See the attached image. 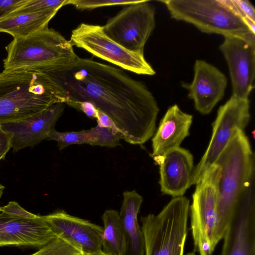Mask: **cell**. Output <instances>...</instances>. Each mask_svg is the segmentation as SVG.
Instances as JSON below:
<instances>
[{
	"instance_id": "obj_1",
	"label": "cell",
	"mask_w": 255,
	"mask_h": 255,
	"mask_svg": "<svg viewBox=\"0 0 255 255\" xmlns=\"http://www.w3.org/2000/svg\"><path fill=\"white\" fill-rule=\"evenodd\" d=\"M42 73L55 83L65 104L91 103L129 143L142 144L155 133L159 111L155 98L144 83L122 70L77 56Z\"/></svg>"
},
{
	"instance_id": "obj_2",
	"label": "cell",
	"mask_w": 255,
	"mask_h": 255,
	"mask_svg": "<svg viewBox=\"0 0 255 255\" xmlns=\"http://www.w3.org/2000/svg\"><path fill=\"white\" fill-rule=\"evenodd\" d=\"M57 103H63V99L54 82L45 73H0V124L24 120Z\"/></svg>"
},
{
	"instance_id": "obj_3",
	"label": "cell",
	"mask_w": 255,
	"mask_h": 255,
	"mask_svg": "<svg viewBox=\"0 0 255 255\" xmlns=\"http://www.w3.org/2000/svg\"><path fill=\"white\" fill-rule=\"evenodd\" d=\"M214 163L221 171L218 185L216 234L219 243L250 180L255 175V155L243 130H235Z\"/></svg>"
},
{
	"instance_id": "obj_4",
	"label": "cell",
	"mask_w": 255,
	"mask_h": 255,
	"mask_svg": "<svg viewBox=\"0 0 255 255\" xmlns=\"http://www.w3.org/2000/svg\"><path fill=\"white\" fill-rule=\"evenodd\" d=\"M4 70L36 71L72 61L77 57L70 40L48 27L29 36L14 38L6 46Z\"/></svg>"
},
{
	"instance_id": "obj_5",
	"label": "cell",
	"mask_w": 255,
	"mask_h": 255,
	"mask_svg": "<svg viewBox=\"0 0 255 255\" xmlns=\"http://www.w3.org/2000/svg\"><path fill=\"white\" fill-rule=\"evenodd\" d=\"M189 203L185 196L173 197L157 215L140 217L144 255H183Z\"/></svg>"
},
{
	"instance_id": "obj_6",
	"label": "cell",
	"mask_w": 255,
	"mask_h": 255,
	"mask_svg": "<svg viewBox=\"0 0 255 255\" xmlns=\"http://www.w3.org/2000/svg\"><path fill=\"white\" fill-rule=\"evenodd\" d=\"M161 1L164 3L172 18L190 23L203 32L220 34L224 37L253 33L228 0Z\"/></svg>"
},
{
	"instance_id": "obj_7",
	"label": "cell",
	"mask_w": 255,
	"mask_h": 255,
	"mask_svg": "<svg viewBox=\"0 0 255 255\" xmlns=\"http://www.w3.org/2000/svg\"><path fill=\"white\" fill-rule=\"evenodd\" d=\"M221 169L214 163L196 184L190 209L194 250L199 255H212L218 244V185Z\"/></svg>"
},
{
	"instance_id": "obj_8",
	"label": "cell",
	"mask_w": 255,
	"mask_h": 255,
	"mask_svg": "<svg viewBox=\"0 0 255 255\" xmlns=\"http://www.w3.org/2000/svg\"><path fill=\"white\" fill-rule=\"evenodd\" d=\"M72 45L130 72L142 75L155 74L143 53L128 50L109 37L103 26L82 23L72 31Z\"/></svg>"
},
{
	"instance_id": "obj_9",
	"label": "cell",
	"mask_w": 255,
	"mask_h": 255,
	"mask_svg": "<svg viewBox=\"0 0 255 255\" xmlns=\"http://www.w3.org/2000/svg\"><path fill=\"white\" fill-rule=\"evenodd\" d=\"M155 25V9L147 0L124 7L103 26L106 34L125 49L143 53Z\"/></svg>"
},
{
	"instance_id": "obj_10",
	"label": "cell",
	"mask_w": 255,
	"mask_h": 255,
	"mask_svg": "<svg viewBox=\"0 0 255 255\" xmlns=\"http://www.w3.org/2000/svg\"><path fill=\"white\" fill-rule=\"evenodd\" d=\"M250 120V101L234 95L220 106L212 124V135L204 154L194 168L191 185L195 184L212 165L237 129L243 130Z\"/></svg>"
},
{
	"instance_id": "obj_11",
	"label": "cell",
	"mask_w": 255,
	"mask_h": 255,
	"mask_svg": "<svg viewBox=\"0 0 255 255\" xmlns=\"http://www.w3.org/2000/svg\"><path fill=\"white\" fill-rule=\"evenodd\" d=\"M219 49L229 67L233 95L249 99L255 87V34L225 36Z\"/></svg>"
},
{
	"instance_id": "obj_12",
	"label": "cell",
	"mask_w": 255,
	"mask_h": 255,
	"mask_svg": "<svg viewBox=\"0 0 255 255\" xmlns=\"http://www.w3.org/2000/svg\"><path fill=\"white\" fill-rule=\"evenodd\" d=\"M255 175L228 223L221 255H255Z\"/></svg>"
},
{
	"instance_id": "obj_13",
	"label": "cell",
	"mask_w": 255,
	"mask_h": 255,
	"mask_svg": "<svg viewBox=\"0 0 255 255\" xmlns=\"http://www.w3.org/2000/svg\"><path fill=\"white\" fill-rule=\"evenodd\" d=\"M57 237L67 241L83 255L102 251L103 227L61 210L44 216Z\"/></svg>"
},
{
	"instance_id": "obj_14",
	"label": "cell",
	"mask_w": 255,
	"mask_h": 255,
	"mask_svg": "<svg viewBox=\"0 0 255 255\" xmlns=\"http://www.w3.org/2000/svg\"><path fill=\"white\" fill-rule=\"evenodd\" d=\"M65 104L57 103L45 110L24 120L0 124L8 135L13 152L33 147L46 139L63 114Z\"/></svg>"
},
{
	"instance_id": "obj_15",
	"label": "cell",
	"mask_w": 255,
	"mask_h": 255,
	"mask_svg": "<svg viewBox=\"0 0 255 255\" xmlns=\"http://www.w3.org/2000/svg\"><path fill=\"white\" fill-rule=\"evenodd\" d=\"M56 237L44 216L27 219L0 213V247L41 248Z\"/></svg>"
},
{
	"instance_id": "obj_16",
	"label": "cell",
	"mask_w": 255,
	"mask_h": 255,
	"mask_svg": "<svg viewBox=\"0 0 255 255\" xmlns=\"http://www.w3.org/2000/svg\"><path fill=\"white\" fill-rule=\"evenodd\" d=\"M194 72L193 81L182 83V86L188 91L196 110L207 115L224 97L227 79L218 69L203 60L195 61Z\"/></svg>"
},
{
	"instance_id": "obj_17",
	"label": "cell",
	"mask_w": 255,
	"mask_h": 255,
	"mask_svg": "<svg viewBox=\"0 0 255 255\" xmlns=\"http://www.w3.org/2000/svg\"><path fill=\"white\" fill-rule=\"evenodd\" d=\"M153 158L159 165V184L162 193L173 197L183 196L191 186L194 168L192 154L179 146Z\"/></svg>"
},
{
	"instance_id": "obj_18",
	"label": "cell",
	"mask_w": 255,
	"mask_h": 255,
	"mask_svg": "<svg viewBox=\"0 0 255 255\" xmlns=\"http://www.w3.org/2000/svg\"><path fill=\"white\" fill-rule=\"evenodd\" d=\"M193 116L182 112L177 105L170 107L161 119L152 138L154 157L160 156L180 146L189 135Z\"/></svg>"
},
{
	"instance_id": "obj_19",
	"label": "cell",
	"mask_w": 255,
	"mask_h": 255,
	"mask_svg": "<svg viewBox=\"0 0 255 255\" xmlns=\"http://www.w3.org/2000/svg\"><path fill=\"white\" fill-rule=\"evenodd\" d=\"M119 217L125 239V255H144V237L137 220L143 198L135 190L124 192Z\"/></svg>"
},
{
	"instance_id": "obj_20",
	"label": "cell",
	"mask_w": 255,
	"mask_h": 255,
	"mask_svg": "<svg viewBox=\"0 0 255 255\" xmlns=\"http://www.w3.org/2000/svg\"><path fill=\"white\" fill-rule=\"evenodd\" d=\"M58 11L9 14L0 19V32L8 33L13 38L27 37L47 27Z\"/></svg>"
},
{
	"instance_id": "obj_21",
	"label": "cell",
	"mask_w": 255,
	"mask_h": 255,
	"mask_svg": "<svg viewBox=\"0 0 255 255\" xmlns=\"http://www.w3.org/2000/svg\"><path fill=\"white\" fill-rule=\"evenodd\" d=\"M102 219L104 225L102 251L108 255H125L126 243L119 212L107 209L102 215Z\"/></svg>"
},
{
	"instance_id": "obj_22",
	"label": "cell",
	"mask_w": 255,
	"mask_h": 255,
	"mask_svg": "<svg viewBox=\"0 0 255 255\" xmlns=\"http://www.w3.org/2000/svg\"><path fill=\"white\" fill-rule=\"evenodd\" d=\"M46 139L56 141L58 149L60 150L75 144H89L94 146L96 141L92 128L70 132H59L54 128L49 132Z\"/></svg>"
},
{
	"instance_id": "obj_23",
	"label": "cell",
	"mask_w": 255,
	"mask_h": 255,
	"mask_svg": "<svg viewBox=\"0 0 255 255\" xmlns=\"http://www.w3.org/2000/svg\"><path fill=\"white\" fill-rule=\"evenodd\" d=\"M31 255H83L67 241L56 237Z\"/></svg>"
},
{
	"instance_id": "obj_24",
	"label": "cell",
	"mask_w": 255,
	"mask_h": 255,
	"mask_svg": "<svg viewBox=\"0 0 255 255\" xmlns=\"http://www.w3.org/2000/svg\"><path fill=\"white\" fill-rule=\"evenodd\" d=\"M67 0H27L11 14L36 13L50 10H58Z\"/></svg>"
},
{
	"instance_id": "obj_25",
	"label": "cell",
	"mask_w": 255,
	"mask_h": 255,
	"mask_svg": "<svg viewBox=\"0 0 255 255\" xmlns=\"http://www.w3.org/2000/svg\"><path fill=\"white\" fill-rule=\"evenodd\" d=\"M96 139L94 145L114 147L121 145L120 140L123 139V135L119 131L111 128L101 127L98 125L93 128Z\"/></svg>"
},
{
	"instance_id": "obj_26",
	"label": "cell",
	"mask_w": 255,
	"mask_h": 255,
	"mask_svg": "<svg viewBox=\"0 0 255 255\" xmlns=\"http://www.w3.org/2000/svg\"><path fill=\"white\" fill-rule=\"evenodd\" d=\"M138 0H67L66 4H71L81 10L92 9L115 5H129L139 2Z\"/></svg>"
},
{
	"instance_id": "obj_27",
	"label": "cell",
	"mask_w": 255,
	"mask_h": 255,
	"mask_svg": "<svg viewBox=\"0 0 255 255\" xmlns=\"http://www.w3.org/2000/svg\"><path fill=\"white\" fill-rule=\"evenodd\" d=\"M228 2L243 20L249 18L255 21V9L249 0H228Z\"/></svg>"
},
{
	"instance_id": "obj_28",
	"label": "cell",
	"mask_w": 255,
	"mask_h": 255,
	"mask_svg": "<svg viewBox=\"0 0 255 255\" xmlns=\"http://www.w3.org/2000/svg\"><path fill=\"white\" fill-rule=\"evenodd\" d=\"M0 210L4 214L20 218L33 219L38 216L27 211L15 201L9 202L6 205L1 207Z\"/></svg>"
},
{
	"instance_id": "obj_29",
	"label": "cell",
	"mask_w": 255,
	"mask_h": 255,
	"mask_svg": "<svg viewBox=\"0 0 255 255\" xmlns=\"http://www.w3.org/2000/svg\"><path fill=\"white\" fill-rule=\"evenodd\" d=\"M27 0H0V19L13 12Z\"/></svg>"
},
{
	"instance_id": "obj_30",
	"label": "cell",
	"mask_w": 255,
	"mask_h": 255,
	"mask_svg": "<svg viewBox=\"0 0 255 255\" xmlns=\"http://www.w3.org/2000/svg\"><path fill=\"white\" fill-rule=\"evenodd\" d=\"M10 148V138L0 126V161L4 158Z\"/></svg>"
},
{
	"instance_id": "obj_31",
	"label": "cell",
	"mask_w": 255,
	"mask_h": 255,
	"mask_svg": "<svg viewBox=\"0 0 255 255\" xmlns=\"http://www.w3.org/2000/svg\"><path fill=\"white\" fill-rule=\"evenodd\" d=\"M75 108L82 111L90 118L96 119L98 111L94 106L89 102H82L77 104Z\"/></svg>"
},
{
	"instance_id": "obj_32",
	"label": "cell",
	"mask_w": 255,
	"mask_h": 255,
	"mask_svg": "<svg viewBox=\"0 0 255 255\" xmlns=\"http://www.w3.org/2000/svg\"><path fill=\"white\" fill-rule=\"evenodd\" d=\"M96 120L98 124L97 125L101 127L109 128L115 131L120 132L111 119H110L107 115L99 111H98L97 112Z\"/></svg>"
},
{
	"instance_id": "obj_33",
	"label": "cell",
	"mask_w": 255,
	"mask_h": 255,
	"mask_svg": "<svg viewBox=\"0 0 255 255\" xmlns=\"http://www.w3.org/2000/svg\"><path fill=\"white\" fill-rule=\"evenodd\" d=\"M4 188H5L4 186L0 183V200L1 197L2 195V193H3ZM1 207H0V212H1V210H0Z\"/></svg>"
},
{
	"instance_id": "obj_34",
	"label": "cell",
	"mask_w": 255,
	"mask_h": 255,
	"mask_svg": "<svg viewBox=\"0 0 255 255\" xmlns=\"http://www.w3.org/2000/svg\"><path fill=\"white\" fill-rule=\"evenodd\" d=\"M87 255H108L105 254L102 251H99V252H98L96 253H93L91 254Z\"/></svg>"
},
{
	"instance_id": "obj_35",
	"label": "cell",
	"mask_w": 255,
	"mask_h": 255,
	"mask_svg": "<svg viewBox=\"0 0 255 255\" xmlns=\"http://www.w3.org/2000/svg\"><path fill=\"white\" fill-rule=\"evenodd\" d=\"M186 255H196V254L194 253V252H190L187 254Z\"/></svg>"
}]
</instances>
